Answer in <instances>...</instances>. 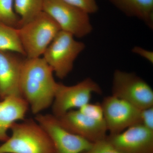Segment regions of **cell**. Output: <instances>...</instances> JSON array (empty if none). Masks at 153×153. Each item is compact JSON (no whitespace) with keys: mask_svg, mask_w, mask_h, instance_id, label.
I'll use <instances>...</instances> for the list:
<instances>
[{"mask_svg":"<svg viewBox=\"0 0 153 153\" xmlns=\"http://www.w3.org/2000/svg\"><path fill=\"white\" fill-rule=\"evenodd\" d=\"M53 71L42 57H26L22 66L20 91L34 114L52 106L58 83Z\"/></svg>","mask_w":153,"mask_h":153,"instance_id":"obj_1","label":"cell"},{"mask_svg":"<svg viewBox=\"0 0 153 153\" xmlns=\"http://www.w3.org/2000/svg\"><path fill=\"white\" fill-rule=\"evenodd\" d=\"M12 136L0 146V153H54L50 137L36 120L25 119L10 128Z\"/></svg>","mask_w":153,"mask_h":153,"instance_id":"obj_2","label":"cell"},{"mask_svg":"<svg viewBox=\"0 0 153 153\" xmlns=\"http://www.w3.org/2000/svg\"><path fill=\"white\" fill-rule=\"evenodd\" d=\"M26 57H40L61 29L49 15L42 11L18 28Z\"/></svg>","mask_w":153,"mask_h":153,"instance_id":"obj_3","label":"cell"},{"mask_svg":"<svg viewBox=\"0 0 153 153\" xmlns=\"http://www.w3.org/2000/svg\"><path fill=\"white\" fill-rule=\"evenodd\" d=\"M70 33L60 30L43 54L56 76L63 79L72 71L74 61L85 49V44Z\"/></svg>","mask_w":153,"mask_h":153,"instance_id":"obj_4","label":"cell"},{"mask_svg":"<svg viewBox=\"0 0 153 153\" xmlns=\"http://www.w3.org/2000/svg\"><path fill=\"white\" fill-rule=\"evenodd\" d=\"M43 11L56 22L61 30L76 38H84L93 31L89 14L63 0H44Z\"/></svg>","mask_w":153,"mask_h":153,"instance_id":"obj_5","label":"cell"},{"mask_svg":"<svg viewBox=\"0 0 153 153\" xmlns=\"http://www.w3.org/2000/svg\"><path fill=\"white\" fill-rule=\"evenodd\" d=\"M112 95L140 109L153 106V91L150 85L133 72L117 69L113 76Z\"/></svg>","mask_w":153,"mask_h":153,"instance_id":"obj_6","label":"cell"},{"mask_svg":"<svg viewBox=\"0 0 153 153\" xmlns=\"http://www.w3.org/2000/svg\"><path fill=\"white\" fill-rule=\"evenodd\" d=\"M93 93L100 94L102 90L91 78H86L71 86L58 83L52 105L53 115L58 118L74 108L79 109L89 102Z\"/></svg>","mask_w":153,"mask_h":153,"instance_id":"obj_7","label":"cell"},{"mask_svg":"<svg viewBox=\"0 0 153 153\" xmlns=\"http://www.w3.org/2000/svg\"><path fill=\"white\" fill-rule=\"evenodd\" d=\"M35 120L50 137L54 153H82L93 144L84 138L68 131L53 114H38L36 115Z\"/></svg>","mask_w":153,"mask_h":153,"instance_id":"obj_8","label":"cell"},{"mask_svg":"<svg viewBox=\"0 0 153 153\" xmlns=\"http://www.w3.org/2000/svg\"><path fill=\"white\" fill-rule=\"evenodd\" d=\"M110 134L120 133L135 125L141 124V109L113 95L105 97L101 104Z\"/></svg>","mask_w":153,"mask_h":153,"instance_id":"obj_9","label":"cell"},{"mask_svg":"<svg viewBox=\"0 0 153 153\" xmlns=\"http://www.w3.org/2000/svg\"><path fill=\"white\" fill-rule=\"evenodd\" d=\"M106 139L121 153H153V131L141 124L107 136Z\"/></svg>","mask_w":153,"mask_h":153,"instance_id":"obj_10","label":"cell"},{"mask_svg":"<svg viewBox=\"0 0 153 153\" xmlns=\"http://www.w3.org/2000/svg\"><path fill=\"white\" fill-rule=\"evenodd\" d=\"M59 123L68 131L94 143L106 138L108 131L105 120L94 119L78 110H71L57 118Z\"/></svg>","mask_w":153,"mask_h":153,"instance_id":"obj_11","label":"cell"},{"mask_svg":"<svg viewBox=\"0 0 153 153\" xmlns=\"http://www.w3.org/2000/svg\"><path fill=\"white\" fill-rule=\"evenodd\" d=\"M23 55L0 50V99L10 96L22 97L20 80L25 58Z\"/></svg>","mask_w":153,"mask_h":153,"instance_id":"obj_12","label":"cell"},{"mask_svg":"<svg viewBox=\"0 0 153 153\" xmlns=\"http://www.w3.org/2000/svg\"><path fill=\"white\" fill-rule=\"evenodd\" d=\"M29 108L22 97L10 96L0 100V141L8 139V131L14 123L25 119Z\"/></svg>","mask_w":153,"mask_h":153,"instance_id":"obj_13","label":"cell"},{"mask_svg":"<svg viewBox=\"0 0 153 153\" xmlns=\"http://www.w3.org/2000/svg\"><path fill=\"white\" fill-rule=\"evenodd\" d=\"M127 16L140 20L153 29V0H108Z\"/></svg>","mask_w":153,"mask_h":153,"instance_id":"obj_14","label":"cell"},{"mask_svg":"<svg viewBox=\"0 0 153 153\" xmlns=\"http://www.w3.org/2000/svg\"><path fill=\"white\" fill-rule=\"evenodd\" d=\"M0 50L18 53L26 57L18 28L0 22Z\"/></svg>","mask_w":153,"mask_h":153,"instance_id":"obj_15","label":"cell"},{"mask_svg":"<svg viewBox=\"0 0 153 153\" xmlns=\"http://www.w3.org/2000/svg\"><path fill=\"white\" fill-rule=\"evenodd\" d=\"M44 0H14L15 12L20 18L18 28L30 22L43 11Z\"/></svg>","mask_w":153,"mask_h":153,"instance_id":"obj_16","label":"cell"},{"mask_svg":"<svg viewBox=\"0 0 153 153\" xmlns=\"http://www.w3.org/2000/svg\"><path fill=\"white\" fill-rule=\"evenodd\" d=\"M14 0H0V22L18 28L20 18L15 12Z\"/></svg>","mask_w":153,"mask_h":153,"instance_id":"obj_17","label":"cell"},{"mask_svg":"<svg viewBox=\"0 0 153 153\" xmlns=\"http://www.w3.org/2000/svg\"><path fill=\"white\" fill-rule=\"evenodd\" d=\"M78 110L82 114L96 120H104L103 110L101 104L88 103L79 108Z\"/></svg>","mask_w":153,"mask_h":153,"instance_id":"obj_18","label":"cell"},{"mask_svg":"<svg viewBox=\"0 0 153 153\" xmlns=\"http://www.w3.org/2000/svg\"><path fill=\"white\" fill-rule=\"evenodd\" d=\"M65 2L86 12L88 14L97 13L99 7L96 0H63Z\"/></svg>","mask_w":153,"mask_h":153,"instance_id":"obj_19","label":"cell"},{"mask_svg":"<svg viewBox=\"0 0 153 153\" xmlns=\"http://www.w3.org/2000/svg\"><path fill=\"white\" fill-rule=\"evenodd\" d=\"M82 153H121L119 152L106 139L100 140L93 143L92 146Z\"/></svg>","mask_w":153,"mask_h":153,"instance_id":"obj_20","label":"cell"},{"mask_svg":"<svg viewBox=\"0 0 153 153\" xmlns=\"http://www.w3.org/2000/svg\"><path fill=\"white\" fill-rule=\"evenodd\" d=\"M141 124L153 131V106L141 109Z\"/></svg>","mask_w":153,"mask_h":153,"instance_id":"obj_21","label":"cell"},{"mask_svg":"<svg viewBox=\"0 0 153 153\" xmlns=\"http://www.w3.org/2000/svg\"><path fill=\"white\" fill-rule=\"evenodd\" d=\"M131 52L134 54L139 55L149 61L153 63V52L139 46H135L131 49Z\"/></svg>","mask_w":153,"mask_h":153,"instance_id":"obj_22","label":"cell"},{"mask_svg":"<svg viewBox=\"0 0 153 153\" xmlns=\"http://www.w3.org/2000/svg\"><path fill=\"white\" fill-rule=\"evenodd\" d=\"M0 100H1V99H0Z\"/></svg>","mask_w":153,"mask_h":153,"instance_id":"obj_23","label":"cell"}]
</instances>
